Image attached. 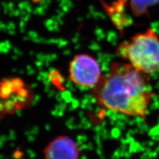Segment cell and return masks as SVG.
I'll use <instances>...</instances> for the list:
<instances>
[{
	"instance_id": "obj_1",
	"label": "cell",
	"mask_w": 159,
	"mask_h": 159,
	"mask_svg": "<svg viewBox=\"0 0 159 159\" xmlns=\"http://www.w3.org/2000/svg\"><path fill=\"white\" fill-rule=\"evenodd\" d=\"M92 90L98 105L134 117H146L155 96L149 75L127 62L113 63Z\"/></svg>"
},
{
	"instance_id": "obj_2",
	"label": "cell",
	"mask_w": 159,
	"mask_h": 159,
	"mask_svg": "<svg viewBox=\"0 0 159 159\" xmlns=\"http://www.w3.org/2000/svg\"><path fill=\"white\" fill-rule=\"evenodd\" d=\"M117 55L139 71L150 76L159 72V36L151 28L123 41Z\"/></svg>"
},
{
	"instance_id": "obj_3",
	"label": "cell",
	"mask_w": 159,
	"mask_h": 159,
	"mask_svg": "<svg viewBox=\"0 0 159 159\" xmlns=\"http://www.w3.org/2000/svg\"><path fill=\"white\" fill-rule=\"evenodd\" d=\"M69 78L76 86L93 88L102 77L101 67L93 57L86 54H77L69 64Z\"/></svg>"
},
{
	"instance_id": "obj_4",
	"label": "cell",
	"mask_w": 159,
	"mask_h": 159,
	"mask_svg": "<svg viewBox=\"0 0 159 159\" xmlns=\"http://www.w3.org/2000/svg\"><path fill=\"white\" fill-rule=\"evenodd\" d=\"M44 159H79L80 150L75 141L66 135L58 136L44 149Z\"/></svg>"
},
{
	"instance_id": "obj_5",
	"label": "cell",
	"mask_w": 159,
	"mask_h": 159,
	"mask_svg": "<svg viewBox=\"0 0 159 159\" xmlns=\"http://www.w3.org/2000/svg\"><path fill=\"white\" fill-rule=\"evenodd\" d=\"M159 3V0H131L129 6L134 17L139 18L148 15V10Z\"/></svg>"
}]
</instances>
